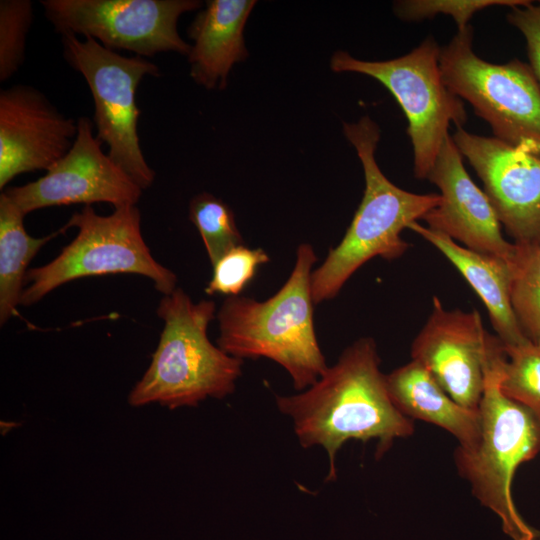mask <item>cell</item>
Instances as JSON below:
<instances>
[{"label":"cell","instance_id":"9","mask_svg":"<svg viewBox=\"0 0 540 540\" xmlns=\"http://www.w3.org/2000/svg\"><path fill=\"white\" fill-rule=\"evenodd\" d=\"M61 36L66 61L83 76L93 97L97 139L142 190L149 188L155 171L140 146L136 90L145 76H159L158 66L141 56H123L93 38Z\"/></svg>","mask_w":540,"mask_h":540},{"label":"cell","instance_id":"17","mask_svg":"<svg viewBox=\"0 0 540 540\" xmlns=\"http://www.w3.org/2000/svg\"><path fill=\"white\" fill-rule=\"evenodd\" d=\"M408 229L436 247L462 274L485 305L497 337L505 346L526 342L510 301L509 259L477 252L459 245L447 235L418 222Z\"/></svg>","mask_w":540,"mask_h":540},{"label":"cell","instance_id":"22","mask_svg":"<svg viewBox=\"0 0 540 540\" xmlns=\"http://www.w3.org/2000/svg\"><path fill=\"white\" fill-rule=\"evenodd\" d=\"M189 219L200 233L212 266L231 249L244 245L232 209L210 193L191 199Z\"/></svg>","mask_w":540,"mask_h":540},{"label":"cell","instance_id":"5","mask_svg":"<svg viewBox=\"0 0 540 540\" xmlns=\"http://www.w3.org/2000/svg\"><path fill=\"white\" fill-rule=\"evenodd\" d=\"M504 344L498 341L486 367L479 406L481 435L470 449L457 447L455 464L469 482L473 495L501 520L512 540H538L540 533L520 516L512 498L516 469L540 452V423L524 406L500 390Z\"/></svg>","mask_w":540,"mask_h":540},{"label":"cell","instance_id":"13","mask_svg":"<svg viewBox=\"0 0 540 540\" xmlns=\"http://www.w3.org/2000/svg\"><path fill=\"white\" fill-rule=\"evenodd\" d=\"M451 136L514 243L540 240V157L463 127Z\"/></svg>","mask_w":540,"mask_h":540},{"label":"cell","instance_id":"25","mask_svg":"<svg viewBox=\"0 0 540 540\" xmlns=\"http://www.w3.org/2000/svg\"><path fill=\"white\" fill-rule=\"evenodd\" d=\"M528 0H403L394 4L395 14L404 21L430 19L438 14L451 16L458 30L467 27L473 15L491 6L510 8L528 5Z\"/></svg>","mask_w":540,"mask_h":540},{"label":"cell","instance_id":"15","mask_svg":"<svg viewBox=\"0 0 540 540\" xmlns=\"http://www.w3.org/2000/svg\"><path fill=\"white\" fill-rule=\"evenodd\" d=\"M427 180L441 192L440 203L423 217L428 228L471 250L510 259L514 243L503 237L490 200L469 176L451 135L442 144Z\"/></svg>","mask_w":540,"mask_h":540},{"label":"cell","instance_id":"19","mask_svg":"<svg viewBox=\"0 0 540 540\" xmlns=\"http://www.w3.org/2000/svg\"><path fill=\"white\" fill-rule=\"evenodd\" d=\"M24 214L2 192L0 195V324L16 314L23 292L27 267L39 250L60 230L44 237L30 236L23 224Z\"/></svg>","mask_w":540,"mask_h":540},{"label":"cell","instance_id":"1","mask_svg":"<svg viewBox=\"0 0 540 540\" xmlns=\"http://www.w3.org/2000/svg\"><path fill=\"white\" fill-rule=\"evenodd\" d=\"M379 366L375 341L361 338L313 385L298 394L276 397L279 411L291 418L300 445L326 450V481L336 479V454L347 441L376 439V454L381 456L395 439L414 431L412 420L392 402Z\"/></svg>","mask_w":540,"mask_h":540},{"label":"cell","instance_id":"12","mask_svg":"<svg viewBox=\"0 0 540 540\" xmlns=\"http://www.w3.org/2000/svg\"><path fill=\"white\" fill-rule=\"evenodd\" d=\"M497 340L485 331L476 310H447L434 296L431 314L412 343L411 357L454 401L478 410L486 367Z\"/></svg>","mask_w":540,"mask_h":540},{"label":"cell","instance_id":"14","mask_svg":"<svg viewBox=\"0 0 540 540\" xmlns=\"http://www.w3.org/2000/svg\"><path fill=\"white\" fill-rule=\"evenodd\" d=\"M77 130V121L33 86L2 89L0 188L20 174L51 168L69 152Z\"/></svg>","mask_w":540,"mask_h":540},{"label":"cell","instance_id":"8","mask_svg":"<svg viewBox=\"0 0 540 540\" xmlns=\"http://www.w3.org/2000/svg\"><path fill=\"white\" fill-rule=\"evenodd\" d=\"M440 48L432 36L411 52L391 60L364 61L345 51L332 55L334 72L364 74L378 80L394 96L408 121L413 147V172L427 179L452 123L463 127V101L445 85L439 65Z\"/></svg>","mask_w":540,"mask_h":540},{"label":"cell","instance_id":"26","mask_svg":"<svg viewBox=\"0 0 540 540\" xmlns=\"http://www.w3.org/2000/svg\"><path fill=\"white\" fill-rule=\"evenodd\" d=\"M507 21L523 35L529 65L540 83V2L511 8Z\"/></svg>","mask_w":540,"mask_h":540},{"label":"cell","instance_id":"7","mask_svg":"<svg viewBox=\"0 0 540 540\" xmlns=\"http://www.w3.org/2000/svg\"><path fill=\"white\" fill-rule=\"evenodd\" d=\"M439 65L447 88L490 125L494 138L540 157V83L528 63L480 58L468 25L440 48Z\"/></svg>","mask_w":540,"mask_h":540},{"label":"cell","instance_id":"21","mask_svg":"<svg viewBox=\"0 0 540 540\" xmlns=\"http://www.w3.org/2000/svg\"><path fill=\"white\" fill-rule=\"evenodd\" d=\"M499 386L509 399L527 408L540 423V345L530 340L505 346Z\"/></svg>","mask_w":540,"mask_h":540},{"label":"cell","instance_id":"18","mask_svg":"<svg viewBox=\"0 0 540 540\" xmlns=\"http://www.w3.org/2000/svg\"><path fill=\"white\" fill-rule=\"evenodd\" d=\"M387 389L396 408L406 417L426 421L451 433L459 447L470 449L481 435L480 411L454 401L419 362L386 375Z\"/></svg>","mask_w":540,"mask_h":540},{"label":"cell","instance_id":"20","mask_svg":"<svg viewBox=\"0 0 540 540\" xmlns=\"http://www.w3.org/2000/svg\"><path fill=\"white\" fill-rule=\"evenodd\" d=\"M509 262L513 313L526 338L540 345V240L514 243Z\"/></svg>","mask_w":540,"mask_h":540},{"label":"cell","instance_id":"3","mask_svg":"<svg viewBox=\"0 0 540 540\" xmlns=\"http://www.w3.org/2000/svg\"><path fill=\"white\" fill-rule=\"evenodd\" d=\"M343 131L362 163L365 189L343 239L312 271L314 304L334 298L346 281L373 257L394 260L402 256L410 244L401 238V232L423 219L441 201L440 194L403 190L383 174L375 158L380 129L370 117L344 123Z\"/></svg>","mask_w":540,"mask_h":540},{"label":"cell","instance_id":"23","mask_svg":"<svg viewBox=\"0 0 540 540\" xmlns=\"http://www.w3.org/2000/svg\"><path fill=\"white\" fill-rule=\"evenodd\" d=\"M33 20L29 0L0 1V81L10 79L22 66Z\"/></svg>","mask_w":540,"mask_h":540},{"label":"cell","instance_id":"11","mask_svg":"<svg viewBox=\"0 0 540 540\" xmlns=\"http://www.w3.org/2000/svg\"><path fill=\"white\" fill-rule=\"evenodd\" d=\"M77 135L69 152L39 179L3 192L24 215L46 207L97 202L115 208L136 205L142 189L101 148L92 121L77 120Z\"/></svg>","mask_w":540,"mask_h":540},{"label":"cell","instance_id":"2","mask_svg":"<svg viewBox=\"0 0 540 540\" xmlns=\"http://www.w3.org/2000/svg\"><path fill=\"white\" fill-rule=\"evenodd\" d=\"M317 256L300 244L293 270L283 286L265 301L227 297L216 314L217 346L239 359L268 358L290 375L303 391L327 370L313 320L312 268Z\"/></svg>","mask_w":540,"mask_h":540},{"label":"cell","instance_id":"6","mask_svg":"<svg viewBox=\"0 0 540 540\" xmlns=\"http://www.w3.org/2000/svg\"><path fill=\"white\" fill-rule=\"evenodd\" d=\"M64 227H76V237L55 259L27 272L28 285L22 292L20 305L37 303L72 280L104 274L145 276L164 295L176 289L175 273L154 259L143 239L141 214L136 205L116 207L107 216L86 205Z\"/></svg>","mask_w":540,"mask_h":540},{"label":"cell","instance_id":"4","mask_svg":"<svg viewBox=\"0 0 540 540\" xmlns=\"http://www.w3.org/2000/svg\"><path fill=\"white\" fill-rule=\"evenodd\" d=\"M156 313L163 321L159 343L150 366L128 396L129 404L195 407L207 398L222 399L233 393L243 360L208 338V326L216 317L215 302H194L176 288L164 295Z\"/></svg>","mask_w":540,"mask_h":540},{"label":"cell","instance_id":"10","mask_svg":"<svg viewBox=\"0 0 540 540\" xmlns=\"http://www.w3.org/2000/svg\"><path fill=\"white\" fill-rule=\"evenodd\" d=\"M46 18L61 34L84 35L104 47L137 56L188 55L177 31L179 17L201 7L197 0H42Z\"/></svg>","mask_w":540,"mask_h":540},{"label":"cell","instance_id":"24","mask_svg":"<svg viewBox=\"0 0 540 540\" xmlns=\"http://www.w3.org/2000/svg\"><path fill=\"white\" fill-rule=\"evenodd\" d=\"M269 261L270 257L262 248L237 246L212 266L213 274L205 292L208 295L239 296L253 280L259 266Z\"/></svg>","mask_w":540,"mask_h":540},{"label":"cell","instance_id":"16","mask_svg":"<svg viewBox=\"0 0 540 540\" xmlns=\"http://www.w3.org/2000/svg\"><path fill=\"white\" fill-rule=\"evenodd\" d=\"M254 0H209L187 29L194 41L188 53L190 76L206 89H224L232 66L248 52L244 27Z\"/></svg>","mask_w":540,"mask_h":540}]
</instances>
